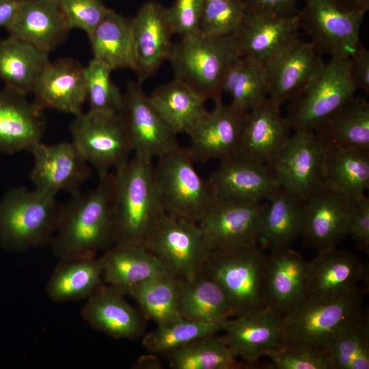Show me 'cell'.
<instances>
[{
	"label": "cell",
	"mask_w": 369,
	"mask_h": 369,
	"mask_svg": "<svg viewBox=\"0 0 369 369\" xmlns=\"http://www.w3.org/2000/svg\"><path fill=\"white\" fill-rule=\"evenodd\" d=\"M223 326L193 322L179 316L158 325L155 330L144 336L142 344L150 353L167 355L192 341L223 330Z\"/></svg>",
	"instance_id": "cell-42"
},
{
	"label": "cell",
	"mask_w": 369,
	"mask_h": 369,
	"mask_svg": "<svg viewBox=\"0 0 369 369\" xmlns=\"http://www.w3.org/2000/svg\"><path fill=\"white\" fill-rule=\"evenodd\" d=\"M323 63L314 44L298 36L264 63L268 97L280 105L290 100Z\"/></svg>",
	"instance_id": "cell-17"
},
{
	"label": "cell",
	"mask_w": 369,
	"mask_h": 369,
	"mask_svg": "<svg viewBox=\"0 0 369 369\" xmlns=\"http://www.w3.org/2000/svg\"><path fill=\"white\" fill-rule=\"evenodd\" d=\"M268 256L258 245L210 251L203 271L222 290L233 316L265 305Z\"/></svg>",
	"instance_id": "cell-5"
},
{
	"label": "cell",
	"mask_w": 369,
	"mask_h": 369,
	"mask_svg": "<svg viewBox=\"0 0 369 369\" xmlns=\"http://www.w3.org/2000/svg\"><path fill=\"white\" fill-rule=\"evenodd\" d=\"M299 10L304 29L318 51L330 57H348L360 45L359 33L366 12L349 0H305Z\"/></svg>",
	"instance_id": "cell-9"
},
{
	"label": "cell",
	"mask_w": 369,
	"mask_h": 369,
	"mask_svg": "<svg viewBox=\"0 0 369 369\" xmlns=\"http://www.w3.org/2000/svg\"><path fill=\"white\" fill-rule=\"evenodd\" d=\"M181 279L174 273L156 276L129 288L126 295L136 300L143 315L156 325L179 316L178 298Z\"/></svg>",
	"instance_id": "cell-39"
},
{
	"label": "cell",
	"mask_w": 369,
	"mask_h": 369,
	"mask_svg": "<svg viewBox=\"0 0 369 369\" xmlns=\"http://www.w3.org/2000/svg\"><path fill=\"white\" fill-rule=\"evenodd\" d=\"M205 0H175L165 8L166 20L173 34L180 38L199 33Z\"/></svg>",
	"instance_id": "cell-48"
},
{
	"label": "cell",
	"mask_w": 369,
	"mask_h": 369,
	"mask_svg": "<svg viewBox=\"0 0 369 369\" xmlns=\"http://www.w3.org/2000/svg\"><path fill=\"white\" fill-rule=\"evenodd\" d=\"M103 282L125 295L131 287L158 275L173 273L143 245L114 243L100 256Z\"/></svg>",
	"instance_id": "cell-30"
},
{
	"label": "cell",
	"mask_w": 369,
	"mask_h": 369,
	"mask_svg": "<svg viewBox=\"0 0 369 369\" xmlns=\"http://www.w3.org/2000/svg\"><path fill=\"white\" fill-rule=\"evenodd\" d=\"M113 174L99 177L97 186L63 203L50 247L58 260L97 256L114 244L112 215Z\"/></svg>",
	"instance_id": "cell-1"
},
{
	"label": "cell",
	"mask_w": 369,
	"mask_h": 369,
	"mask_svg": "<svg viewBox=\"0 0 369 369\" xmlns=\"http://www.w3.org/2000/svg\"><path fill=\"white\" fill-rule=\"evenodd\" d=\"M351 58L331 57L290 100L286 118L295 131H315L355 95Z\"/></svg>",
	"instance_id": "cell-8"
},
{
	"label": "cell",
	"mask_w": 369,
	"mask_h": 369,
	"mask_svg": "<svg viewBox=\"0 0 369 369\" xmlns=\"http://www.w3.org/2000/svg\"><path fill=\"white\" fill-rule=\"evenodd\" d=\"M321 184L355 198L369 187V150L325 144Z\"/></svg>",
	"instance_id": "cell-31"
},
{
	"label": "cell",
	"mask_w": 369,
	"mask_h": 369,
	"mask_svg": "<svg viewBox=\"0 0 369 369\" xmlns=\"http://www.w3.org/2000/svg\"><path fill=\"white\" fill-rule=\"evenodd\" d=\"M49 54L67 38L70 31L57 0H20L18 13L5 29Z\"/></svg>",
	"instance_id": "cell-28"
},
{
	"label": "cell",
	"mask_w": 369,
	"mask_h": 369,
	"mask_svg": "<svg viewBox=\"0 0 369 369\" xmlns=\"http://www.w3.org/2000/svg\"><path fill=\"white\" fill-rule=\"evenodd\" d=\"M32 94L33 102L43 111L53 109L79 115L86 102L85 66L70 57L49 62Z\"/></svg>",
	"instance_id": "cell-24"
},
{
	"label": "cell",
	"mask_w": 369,
	"mask_h": 369,
	"mask_svg": "<svg viewBox=\"0 0 369 369\" xmlns=\"http://www.w3.org/2000/svg\"><path fill=\"white\" fill-rule=\"evenodd\" d=\"M43 112L26 95L5 86L1 90L0 152L29 151L42 141L46 129Z\"/></svg>",
	"instance_id": "cell-26"
},
{
	"label": "cell",
	"mask_w": 369,
	"mask_h": 369,
	"mask_svg": "<svg viewBox=\"0 0 369 369\" xmlns=\"http://www.w3.org/2000/svg\"><path fill=\"white\" fill-rule=\"evenodd\" d=\"M62 207L56 195L34 188L8 191L0 200V246L13 252L50 246Z\"/></svg>",
	"instance_id": "cell-4"
},
{
	"label": "cell",
	"mask_w": 369,
	"mask_h": 369,
	"mask_svg": "<svg viewBox=\"0 0 369 369\" xmlns=\"http://www.w3.org/2000/svg\"><path fill=\"white\" fill-rule=\"evenodd\" d=\"M324 146L314 131H295L270 165L279 184L305 200L322 184Z\"/></svg>",
	"instance_id": "cell-15"
},
{
	"label": "cell",
	"mask_w": 369,
	"mask_h": 369,
	"mask_svg": "<svg viewBox=\"0 0 369 369\" xmlns=\"http://www.w3.org/2000/svg\"><path fill=\"white\" fill-rule=\"evenodd\" d=\"M20 0H0V28H8L14 20Z\"/></svg>",
	"instance_id": "cell-52"
},
{
	"label": "cell",
	"mask_w": 369,
	"mask_h": 369,
	"mask_svg": "<svg viewBox=\"0 0 369 369\" xmlns=\"http://www.w3.org/2000/svg\"><path fill=\"white\" fill-rule=\"evenodd\" d=\"M120 114L134 156L152 161L179 146L177 134L154 108L139 81L128 83Z\"/></svg>",
	"instance_id": "cell-13"
},
{
	"label": "cell",
	"mask_w": 369,
	"mask_h": 369,
	"mask_svg": "<svg viewBox=\"0 0 369 369\" xmlns=\"http://www.w3.org/2000/svg\"><path fill=\"white\" fill-rule=\"evenodd\" d=\"M178 310L183 318L202 323L224 325L233 316L222 290L203 271L191 281L181 279Z\"/></svg>",
	"instance_id": "cell-36"
},
{
	"label": "cell",
	"mask_w": 369,
	"mask_h": 369,
	"mask_svg": "<svg viewBox=\"0 0 369 369\" xmlns=\"http://www.w3.org/2000/svg\"><path fill=\"white\" fill-rule=\"evenodd\" d=\"M215 201H266L281 185L269 165L234 156L207 178Z\"/></svg>",
	"instance_id": "cell-18"
},
{
	"label": "cell",
	"mask_w": 369,
	"mask_h": 369,
	"mask_svg": "<svg viewBox=\"0 0 369 369\" xmlns=\"http://www.w3.org/2000/svg\"><path fill=\"white\" fill-rule=\"evenodd\" d=\"M87 36L93 59L112 70H134L132 18L109 9L100 23Z\"/></svg>",
	"instance_id": "cell-33"
},
{
	"label": "cell",
	"mask_w": 369,
	"mask_h": 369,
	"mask_svg": "<svg viewBox=\"0 0 369 369\" xmlns=\"http://www.w3.org/2000/svg\"><path fill=\"white\" fill-rule=\"evenodd\" d=\"M241 56L233 36L211 38L199 32L174 44L169 60L174 78L214 101L221 98L226 70Z\"/></svg>",
	"instance_id": "cell-7"
},
{
	"label": "cell",
	"mask_w": 369,
	"mask_h": 369,
	"mask_svg": "<svg viewBox=\"0 0 369 369\" xmlns=\"http://www.w3.org/2000/svg\"><path fill=\"white\" fill-rule=\"evenodd\" d=\"M152 162L134 156L115 170L112 215L114 243L143 245L162 210Z\"/></svg>",
	"instance_id": "cell-2"
},
{
	"label": "cell",
	"mask_w": 369,
	"mask_h": 369,
	"mask_svg": "<svg viewBox=\"0 0 369 369\" xmlns=\"http://www.w3.org/2000/svg\"><path fill=\"white\" fill-rule=\"evenodd\" d=\"M172 369H236L245 366L222 337L215 333L202 337L167 355Z\"/></svg>",
	"instance_id": "cell-40"
},
{
	"label": "cell",
	"mask_w": 369,
	"mask_h": 369,
	"mask_svg": "<svg viewBox=\"0 0 369 369\" xmlns=\"http://www.w3.org/2000/svg\"><path fill=\"white\" fill-rule=\"evenodd\" d=\"M74 117L71 141L99 177L129 160L133 150L120 113L88 110Z\"/></svg>",
	"instance_id": "cell-11"
},
{
	"label": "cell",
	"mask_w": 369,
	"mask_h": 369,
	"mask_svg": "<svg viewBox=\"0 0 369 369\" xmlns=\"http://www.w3.org/2000/svg\"><path fill=\"white\" fill-rule=\"evenodd\" d=\"M266 207V201H215L197 223L210 251L257 245Z\"/></svg>",
	"instance_id": "cell-12"
},
{
	"label": "cell",
	"mask_w": 369,
	"mask_h": 369,
	"mask_svg": "<svg viewBox=\"0 0 369 369\" xmlns=\"http://www.w3.org/2000/svg\"><path fill=\"white\" fill-rule=\"evenodd\" d=\"M113 70L100 62L92 59L85 66L86 102L89 110L120 113L123 94L111 79Z\"/></svg>",
	"instance_id": "cell-43"
},
{
	"label": "cell",
	"mask_w": 369,
	"mask_h": 369,
	"mask_svg": "<svg viewBox=\"0 0 369 369\" xmlns=\"http://www.w3.org/2000/svg\"><path fill=\"white\" fill-rule=\"evenodd\" d=\"M33 164L29 179L33 188L56 195L81 191L92 174V168L72 141L36 144L29 150Z\"/></svg>",
	"instance_id": "cell-14"
},
{
	"label": "cell",
	"mask_w": 369,
	"mask_h": 369,
	"mask_svg": "<svg viewBox=\"0 0 369 369\" xmlns=\"http://www.w3.org/2000/svg\"><path fill=\"white\" fill-rule=\"evenodd\" d=\"M165 8L150 0L144 2L132 18L134 71L142 83L169 60L174 43L173 35L166 20Z\"/></svg>",
	"instance_id": "cell-21"
},
{
	"label": "cell",
	"mask_w": 369,
	"mask_h": 369,
	"mask_svg": "<svg viewBox=\"0 0 369 369\" xmlns=\"http://www.w3.org/2000/svg\"><path fill=\"white\" fill-rule=\"evenodd\" d=\"M354 5L366 12L369 9V0H349Z\"/></svg>",
	"instance_id": "cell-53"
},
{
	"label": "cell",
	"mask_w": 369,
	"mask_h": 369,
	"mask_svg": "<svg viewBox=\"0 0 369 369\" xmlns=\"http://www.w3.org/2000/svg\"><path fill=\"white\" fill-rule=\"evenodd\" d=\"M366 290L358 287L332 299L304 298L282 317V346H309L327 352L340 331L366 315L361 310Z\"/></svg>",
	"instance_id": "cell-3"
},
{
	"label": "cell",
	"mask_w": 369,
	"mask_h": 369,
	"mask_svg": "<svg viewBox=\"0 0 369 369\" xmlns=\"http://www.w3.org/2000/svg\"><path fill=\"white\" fill-rule=\"evenodd\" d=\"M325 144L369 150V102L354 95L315 131Z\"/></svg>",
	"instance_id": "cell-38"
},
{
	"label": "cell",
	"mask_w": 369,
	"mask_h": 369,
	"mask_svg": "<svg viewBox=\"0 0 369 369\" xmlns=\"http://www.w3.org/2000/svg\"><path fill=\"white\" fill-rule=\"evenodd\" d=\"M100 257L59 260L46 284L49 297L54 302L87 299L103 284Z\"/></svg>",
	"instance_id": "cell-34"
},
{
	"label": "cell",
	"mask_w": 369,
	"mask_h": 369,
	"mask_svg": "<svg viewBox=\"0 0 369 369\" xmlns=\"http://www.w3.org/2000/svg\"><path fill=\"white\" fill-rule=\"evenodd\" d=\"M194 162L187 148L178 146L158 158L153 174L162 210L198 223L215 199L208 179L198 174Z\"/></svg>",
	"instance_id": "cell-6"
},
{
	"label": "cell",
	"mask_w": 369,
	"mask_h": 369,
	"mask_svg": "<svg viewBox=\"0 0 369 369\" xmlns=\"http://www.w3.org/2000/svg\"><path fill=\"white\" fill-rule=\"evenodd\" d=\"M124 294L105 283L86 299L83 318L94 329L116 339L135 340L145 331L141 315L125 299Z\"/></svg>",
	"instance_id": "cell-27"
},
{
	"label": "cell",
	"mask_w": 369,
	"mask_h": 369,
	"mask_svg": "<svg viewBox=\"0 0 369 369\" xmlns=\"http://www.w3.org/2000/svg\"><path fill=\"white\" fill-rule=\"evenodd\" d=\"M330 369L369 368V321L366 314L340 331L329 343Z\"/></svg>",
	"instance_id": "cell-41"
},
{
	"label": "cell",
	"mask_w": 369,
	"mask_h": 369,
	"mask_svg": "<svg viewBox=\"0 0 369 369\" xmlns=\"http://www.w3.org/2000/svg\"><path fill=\"white\" fill-rule=\"evenodd\" d=\"M300 29L299 10L284 14L247 12L233 36L243 57L264 63L297 38Z\"/></svg>",
	"instance_id": "cell-25"
},
{
	"label": "cell",
	"mask_w": 369,
	"mask_h": 369,
	"mask_svg": "<svg viewBox=\"0 0 369 369\" xmlns=\"http://www.w3.org/2000/svg\"><path fill=\"white\" fill-rule=\"evenodd\" d=\"M70 29H79L89 35L110 8L102 0H57Z\"/></svg>",
	"instance_id": "cell-47"
},
{
	"label": "cell",
	"mask_w": 369,
	"mask_h": 369,
	"mask_svg": "<svg viewBox=\"0 0 369 369\" xmlns=\"http://www.w3.org/2000/svg\"><path fill=\"white\" fill-rule=\"evenodd\" d=\"M243 57L242 70L230 94V105L245 113L268 97V85L264 63Z\"/></svg>",
	"instance_id": "cell-45"
},
{
	"label": "cell",
	"mask_w": 369,
	"mask_h": 369,
	"mask_svg": "<svg viewBox=\"0 0 369 369\" xmlns=\"http://www.w3.org/2000/svg\"><path fill=\"white\" fill-rule=\"evenodd\" d=\"M266 202L260 239L264 238L271 249L291 248L301 236L305 200L280 186Z\"/></svg>",
	"instance_id": "cell-37"
},
{
	"label": "cell",
	"mask_w": 369,
	"mask_h": 369,
	"mask_svg": "<svg viewBox=\"0 0 369 369\" xmlns=\"http://www.w3.org/2000/svg\"><path fill=\"white\" fill-rule=\"evenodd\" d=\"M366 269L355 254L335 247L317 252L307 261L305 298H335L358 288Z\"/></svg>",
	"instance_id": "cell-23"
},
{
	"label": "cell",
	"mask_w": 369,
	"mask_h": 369,
	"mask_svg": "<svg viewBox=\"0 0 369 369\" xmlns=\"http://www.w3.org/2000/svg\"><path fill=\"white\" fill-rule=\"evenodd\" d=\"M228 319L223 330L225 342L245 366H256L262 356L282 348V317L264 306Z\"/></svg>",
	"instance_id": "cell-20"
},
{
	"label": "cell",
	"mask_w": 369,
	"mask_h": 369,
	"mask_svg": "<svg viewBox=\"0 0 369 369\" xmlns=\"http://www.w3.org/2000/svg\"><path fill=\"white\" fill-rule=\"evenodd\" d=\"M269 368L330 369L327 353L312 347L282 348L269 352Z\"/></svg>",
	"instance_id": "cell-46"
},
{
	"label": "cell",
	"mask_w": 369,
	"mask_h": 369,
	"mask_svg": "<svg viewBox=\"0 0 369 369\" xmlns=\"http://www.w3.org/2000/svg\"><path fill=\"white\" fill-rule=\"evenodd\" d=\"M280 107L267 97L245 113L235 156L269 165L273 163L291 135Z\"/></svg>",
	"instance_id": "cell-19"
},
{
	"label": "cell",
	"mask_w": 369,
	"mask_h": 369,
	"mask_svg": "<svg viewBox=\"0 0 369 369\" xmlns=\"http://www.w3.org/2000/svg\"><path fill=\"white\" fill-rule=\"evenodd\" d=\"M306 265L291 248L271 249L268 256L264 303L281 317L305 298Z\"/></svg>",
	"instance_id": "cell-29"
},
{
	"label": "cell",
	"mask_w": 369,
	"mask_h": 369,
	"mask_svg": "<svg viewBox=\"0 0 369 369\" xmlns=\"http://www.w3.org/2000/svg\"><path fill=\"white\" fill-rule=\"evenodd\" d=\"M353 199L323 184L305 200L301 236L317 252L336 247L348 234Z\"/></svg>",
	"instance_id": "cell-16"
},
{
	"label": "cell",
	"mask_w": 369,
	"mask_h": 369,
	"mask_svg": "<svg viewBox=\"0 0 369 369\" xmlns=\"http://www.w3.org/2000/svg\"><path fill=\"white\" fill-rule=\"evenodd\" d=\"M350 58L351 76L357 90L368 94L369 51L361 43Z\"/></svg>",
	"instance_id": "cell-50"
},
{
	"label": "cell",
	"mask_w": 369,
	"mask_h": 369,
	"mask_svg": "<svg viewBox=\"0 0 369 369\" xmlns=\"http://www.w3.org/2000/svg\"><path fill=\"white\" fill-rule=\"evenodd\" d=\"M206 1H213V0H205Z\"/></svg>",
	"instance_id": "cell-54"
},
{
	"label": "cell",
	"mask_w": 369,
	"mask_h": 369,
	"mask_svg": "<svg viewBox=\"0 0 369 369\" xmlns=\"http://www.w3.org/2000/svg\"><path fill=\"white\" fill-rule=\"evenodd\" d=\"M214 104L189 135L191 144L187 149L195 161H222L236 154L246 113L225 105L222 98Z\"/></svg>",
	"instance_id": "cell-22"
},
{
	"label": "cell",
	"mask_w": 369,
	"mask_h": 369,
	"mask_svg": "<svg viewBox=\"0 0 369 369\" xmlns=\"http://www.w3.org/2000/svg\"><path fill=\"white\" fill-rule=\"evenodd\" d=\"M143 245L182 280L202 272L210 253L197 223L165 213L158 216Z\"/></svg>",
	"instance_id": "cell-10"
},
{
	"label": "cell",
	"mask_w": 369,
	"mask_h": 369,
	"mask_svg": "<svg viewBox=\"0 0 369 369\" xmlns=\"http://www.w3.org/2000/svg\"><path fill=\"white\" fill-rule=\"evenodd\" d=\"M150 102L178 135H189L207 113V99L184 82L174 78L148 96Z\"/></svg>",
	"instance_id": "cell-32"
},
{
	"label": "cell",
	"mask_w": 369,
	"mask_h": 369,
	"mask_svg": "<svg viewBox=\"0 0 369 369\" xmlns=\"http://www.w3.org/2000/svg\"><path fill=\"white\" fill-rule=\"evenodd\" d=\"M49 62V54L20 38L9 35L0 41V79L26 96Z\"/></svg>",
	"instance_id": "cell-35"
},
{
	"label": "cell",
	"mask_w": 369,
	"mask_h": 369,
	"mask_svg": "<svg viewBox=\"0 0 369 369\" xmlns=\"http://www.w3.org/2000/svg\"><path fill=\"white\" fill-rule=\"evenodd\" d=\"M299 0H244L247 12L257 14H284L299 11Z\"/></svg>",
	"instance_id": "cell-51"
},
{
	"label": "cell",
	"mask_w": 369,
	"mask_h": 369,
	"mask_svg": "<svg viewBox=\"0 0 369 369\" xmlns=\"http://www.w3.org/2000/svg\"><path fill=\"white\" fill-rule=\"evenodd\" d=\"M348 234L352 236L359 250L368 253L369 197L365 193L353 199Z\"/></svg>",
	"instance_id": "cell-49"
},
{
	"label": "cell",
	"mask_w": 369,
	"mask_h": 369,
	"mask_svg": "<svg viewBox=\"0 0 369 369\" xmlns=\"http://www.w3.org/2000/svg\"><path fill=\"white\" fill-rule=\"evenodd\" d=\"M246 12L244 0L205 1L199 32L211 38L233 36L239 30Z\"/></svg>",
	"instance_id": "cell-44"
}]
</instances>
